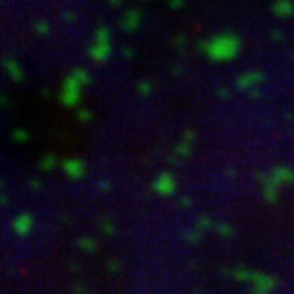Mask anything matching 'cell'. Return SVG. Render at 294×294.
I'll return each instance as SVG.
<instances>
[{"mask_svg": "<svg viewBox=\"0 0 294 294\" xmlns=\"http://www.w3.org/2000/svg\"><path fill=\"white\" fill-rule=\"evenodd\" d=\"M87 80L89 78L85 71H74L73 74H69L62 85V94H60L62 103L68 107H74L78 103L80 96H82V87L87 84Z\"/></svg>", "mask_w": 294, "mask_h": 294, "instance_id": "cell-1", "label": "cell"}, {"mask_svg": "<svg viewBox=\"0 0 294 294\" xmlns=\"http://www.w3.org/2000/svg\"><path fill=\"white\" fill-rule=\"evenodd\" d=\"M32 227H34V220H32V216L29 215L16 216L15 221H13V229H15V232L18 236H27L32 231Z\"/></svg>", "mask_w": 294, "mask_h": 294, "instance_id": "cell-2", "label": "cell"}, {"mask_svg": "<svg viewBox=\"0 0 294 294\" xmlns=\"http://www.w3.org/2000/svg\"><path fill=\"white\" fill-rule=\"evenodd\" d=\"M64 170H66V174L69 177L78 179V177L84 176V163L80 162V160H68V162L64 163Z\"/></svg>", "mask_w": 294, "mask_h": 294, "instance_id": "cell-3", "label": "cell"}, {"mask_svg": "<svg viewBox=\"0 0 294 294\" xmlns=\"http://www.w3.org/2000/svg\"><path fill=\"white\" fill-rule=\"evenodd\" d=\"M103 37H105V32H99V43L94 46L92 50H91V55H92L94 59H103L105 55L108 54V46L105 44V41H103Z\"/></svg>", "mask_w": 294, "mask_h": 294, "instance_id": "cell-4", "label": "cell"}, {"mask_svg": "<svg viewBox=\"0 0 294 294\" xmlns=\"http://www.w3.org/2000/svg\"><path fill=\"white\" fill-rule=\"evenodd\" d=\"M7 66H9V69L13 71V73H15V78H20V71L16 69V66L13 64V60H9V62H7Z\"/></svg>", "mask_w": 294, "mask_h": 294, "instance_id": "cell-5", "label": "cell"}]
</instances>
